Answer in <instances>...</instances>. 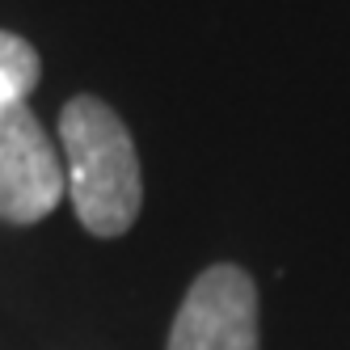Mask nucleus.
<instances>
[{
  "instance_id": "nucleus-2",
  "label": "nucleus",
  "mask_w": 350,
  "mask_h": 350,
  "mask_svg": "<svg viewBox=\"0 0 350 350\" xmlns=\"http://www.w3.org/2000/svg\"><path fill=\"white\" fill-rule=\"evenodd\" d=\"M169 350H258V287L241 266H211L186 291Z\"/></svg>"
},
{
  "instance_id": "nucleus-3",
  "label": "nucleus",
  "mask_w": 350,
  "mask_h": 350,
  "mask_svg": "<svg viewBox=\"0 0 350 350\" xmlns=\"http://www.w3.org/2000/svg\"><path fill=\"white\" fill-rule=\"evenodd\" d=\"M68 182L64 161L46 139L42 122L13 102L0 110V219L34 224L59 207Z\"/></svg>"
},
{
  "instance_id": "nucleus-1",
  "label": "nucleus",
  "mask_w": 350,
  "mask_h": 350,
  "mask_svg": "<svg viewBox=\"0 0 350 350\" xmlns=\"http://www.w3.org/2000/svg\"><path fill=\"white\" fill-rule=\"evenodd\" d=\"M59 161L77 219L93 237H122L139 215L144 178L131 131L97 97H72L59 114Z\"/></svg>"
},
{
  "instance_id": "nucleus-4",
  "label": "nucleus",
  "mask_w": 350,
  "mask_h": 350,
  "mask_svg": "<svg viewBox=\"0 0 350 350\" xmlns=\"http://www.w3.org/2000/svg\"><path fill=\"white\" fill-rule=\"evenodd\" d=\"M34 85H38V51L21 34L0 30V110L26 102Z\"/></svg>"
}]
</instances>
